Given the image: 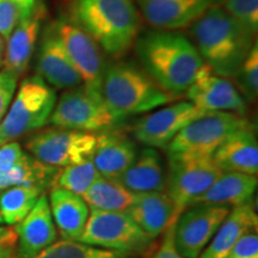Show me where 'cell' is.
Wrapping results in <instances>:
<instances>
[{"instance_id":"cell-1","label":"cell","mask_w":258,"mask_h":258,"mask_svg":"<svg viewBox=\"0 0 258 258\" xmlns=\"http://www.w3.org/2000/svg\"><path fill=\"white\" fill-rule=\"evenodd\" d=\"M134 46L141 69L176 97L189 89L205 66L191 40L182 32L148 31L138 36Z\"/></svg>"},{"instance_id":"cell-2","label":"cell","mask_w":258,"mask_h":258,"mask_svg":"<svg viewBox=\"0 0 258 258\" xmlns=\"http://www.w3.org/2000/svg\"><path fill=\"white\" fill-rule=\"evenodd\" d=\"M189 29L203 63L226 79L233 78L256 42V35L226 14L221 6H209Z\"/></svg>"},{"instance_id":"cell-3","label":"cell","mask_w":258,"mask_h":258,"mask_svg":"<svg viewBox=\"0 0 258 258\" xmlns=\"http://www.w3.org/2000/svg\"><path fill=\"white\" fill-rule=\"evenodd\" d=\"M69 19L115 59L134 46L140 25L134 0H73Z\"/></svg>"},{"instance_id":"cell-4","label":"cell","mask_w":258,"mask_h":258,"mask_svg":"<svg viewBox=\"0 0 258 258\" xmlns=\"http://www.w3.org/2000/svg\"><path fill=\"white\" fill-rule=\"evenodd\" d=\"M103 101L121 120L175 102L141 67L128 61L106 64L101 83Z\"/></svg>"},{"instance_id":"cell-5","label":"cell","mask_w":258,"mask_h":258,"mask_svg":"<svg viewBox=\"0 0 258 258\" xmlns=\"http://www.w3.org/2000/svg\"><path fill=\"white\" fill-rule=\"evenodd\" d=\"M57 97L40 76L25 78L19 85L5 117L0 122V139L4 144L37 131L49 123Z\"/></svg>"},{"instance_id":"cell-6","label":"cell","mask_w":258,"mask_h":258,"mask_svg":"<svg viewBox=\"0 0 258 258\" xmlns=\"http://www.w3.org/2000/svg\"><path fill=\"white\" fill-rule=\"evenodd\" d=\"M252 123L245 116L226 111L206 112L185 125L167 145L169 157H213L230 135Z\"/></svg>"},{"instance_id":"cell-7","label":"cell","mask_w":258,"mask_h":258,"mask_svg":"<svg viewBox=\"0 0 258 258\" xmlns=\"http://www.w3.org/2000/svg\"><path fill=\"white\" fill-rule=\"evenodd\" d=\"M122 121L106 106L101 91L86 88L83 84L64 90L49 118V123L54 127L88 133L112 131Z\"/></svg>"},{"instance_id":"cell-8","label":"cell","mask_w":258,"mask_h":258,"mask_svg":"<svg viewBox=\"0 0 258 258\" xmlns=\"http://www.w3.org/2000/svg\"><path fill=\"white\" fill-rule=\"evenodd\" d=\"M79 243L127 253L147 252L154 239L145 233L127 212L90 209V215Z\"/></svg>"},{"instance_id":"cell-9","label":"cell","mask_w":258,"mask_h":258,"mask_svg":"<svg viewBox=\"0 0 258 258\" xmlns=\"http://www.w3.org/2000/svg\"><path fill=\"white\" fill-rule=\"evenodd\" d=\"M96 144V134L55 127L32 135L25 147L46 165L66 167L91 159Z\"/></svg>"},{"instance_id":"cell-10","label":"cell","mask_w":258,"mask_h":258,"mask_svg":"<svg viewBox=\"0 0 258 258\" xmlns=\"http://www.w3.org/2000/svg\"><path fill=\"white\" fill-rule=\"evenodd\" d=\"M221 172L213 157H169L166 189L175 203L176 220L194 200L218 179Z\"/></svg>"},{"instance_id":"cell-11","label":"cell","mask_w":258,"mask_h":258,"mask_svg":"<svg viewBox=\"0 0 258 258\" xmlns=\"http://www.w3.org/2000/svg\"><path fill=\"white\" fill-rule=\"evenodd\" d=\"M231 211L226 205H192L175 222V246L184 258H198Z\"/></svg>"},{"instance_id":"cell-12","label":"cell","mask_w":258,"mask_h":258,"mask_svg":"<svg viewBox=\"0 0 258 258\" xmlns=\"http://www.w3.org/2000/svg\"><path fill=\"white\" fill-rule=\"evenodd\" d=\"M53 25L71 62L83 80V85L101 91L106 64L98 44L69 18L56 19Z\"/></svg>"},{"instance_id":"cell-13","label":"cell","mask_w":258,"mask_h":258,"mask_svg":"<svg viewBox=\"0 0 258 258\" xmlns=\"http://www.w3.org/2000/svg\"><path fill=\"white\" fill-rule=\"evenodd\" d=\"M205 114L206 111L189 101L173 103L138 120L133 135L147 147L166 148L185 125Z\"/></svg>"},{"instance_id":"cell-14","label":"cell","mask_w":258,"mask_h":258,"mask_svg":"<svg viewBox=\"0 0 258 258\" xmlns=\"http://www.w3.org/2000/svg\"><path fill=\"white\" fill-rule=\"evenodd\" d=\"M185 95L189 102L206 112L226 111L244 116L247 111L246 101L233 84L215 74L206 64Z\"/></svg>"},{"instance_id":"cell-15","label":"cell","mask_w":258,"mask_h":258,"mask_svg":"<svg viewBox=\"0 0 258 258\" xmlns=\"http://www.w3.org/2000/svg\"><path fill=\"white\" fill-rule=\"evenodd\" d=\"M38 76L54 90H70L82 85L83 80L71 62L57 37L53 23L44 29L37 55Z\"/></svg>"},{"instance_id":"cell-16","label":"cell","mask_w":258,"mask_h":258,"mask_svg":"<svg viewBox=\"0 0 258 258\" xmlns=\"http://www.w3.org/2000/svg\"><path fill=\"white\" fill-rule=\"evenodd\" d=\"M18 246L15 257L32 258L53 245L57 230L46 194H42L30 213L15 227Z\"/></svg>"},{"instance_id":"cell-17","label":"cell","mask_w":258,"mask_h":258,"mask_svg":"<svg viewBox=\"0 0 258 258\" xmlns=\"http://www.w3.org/2000/svg\"><path fill=\"white\" fill-rule=\"evenodd\" d=\"M145 21L158 30L189 28L207 11L209 0H135Z\"/></svg>"},{"instance_id":"cell-18","label":"cell","mask_w":258,"mask_h":258,"mask_svg":"<svg viewBox=\"0 0 258 258\" xmlns=\"http://www.w3.org/2000/svg\"><path fill=\"white\" fill-rule=\"evenodd\" d=\"M46 15V5L42 0H37L31 14L19 19L5 47L3 60L5 70L11 71L18 77L27 71Z\"/></svg>"},{"instance_id":"cell-19","label":"cell","mask_w":258,"mask_h":258,"mask_svg":"<svg viewBox=\"0 0 258 258\" xmlns=\"http://www.w3.org/2000/svg\"><path fill=\"white\" fill-rule=\"evenodd\" d=\"M125 212L152 239L176 222L175 203L165 191L135 194L133 203Z\"/></svg>"},{"instance_id":"cell-20","label":"cell","mask_w":258,"mask_h":258,"mask_svg":"<svg viewBox=\"0 0 258 258\" xmlns=\"http://www.w3.org/2000/svg\"><path fill=\"white\" fill-rule=\"evenodd\" d=\"M213 160L222 172H240L256 176L258 172V144L253 125L230 135L213 154Z\"/></svg>"},{"instance_id":"cell-21","label":"cell","mask_w":258,"mask_h":258,"mask_svg":"<svg viewBox=\"0 0 258 258\" xmlns=\"http://www.w3.org/2000/svg\"><path fill=\"white\" fill-rule=\"evenodd\" d=\"M138 154L137 146L123 134L108 131L97 135L91 160L104 178L117 180L132 165Z\"/></svg>"},{"instance_id":"cell-22","label":"cell","mask_w":258,"mask_h":258,"mask_svg":"<svg viewBox=\"0 0 258 258\" xmlns=\"http://www.w3.org/2000/svg\"><path fill=\"white\" fill-rule=\"evenodd\" d=\"M258 218L253 202L232 207L217 233L198 258H227L238 240L257 228Z\"/></svg>"},{"instance_id":"cell-23","label":"cell","mask_w":258,"mask_h":258,"mask_svg":"<svg viewBox=\"0 0 258 258\" xmlns=\"http://www.w3.org/2000/svg\"><path fill=\"white\" fill-rule=\"evenodd\" d=\"M54 224L62 240L78 241L90 215V208L80 195L53 186L48 198Z\"/></svg>"},{"instance_id":"cell-24","label":"cell","mask_w":258,"mask_h":258,"mask_svg":"<svg viewBox=\"0 0 258 258\" xmlns=\"http://www.w3.org/2000/svg\"><path fill=\"white\" fill-rule=\"evenodd\" d=\"M116 182L133 194L165 191V170L158 151L152 147L141 150L132 165Z\"/></svg>"},{"instance_id":"cell-25","label":"cell","mask_w":258,"mask_h":258,"mask_svg":"<svg viewBox=\"0 0 258 258\" xmlns=\"http://www.w3.org/2000/svg\"><path fill=\"white\" fill-rule=\"evenodd\" d=\"M257 184L256 176L240 172H221L218 179L202 195L194 200L190 206L205 203L237 207L252 201Z\"/></svg>"},{"instance_id":"cell-26","label":"cell","mask_w":258,"mask_h":258,"mask_svg":"<svg viewBox=\"0 0 258 258\" xmlns=\"http://www.w3.org/2000/svg\"><path fill=\"white\" fill-rule=\"evenodd\" d=\"M59 170V167L46 165L25 153L14 167L0 172V190L21 185L38 186L46 190L48 186H53Z\"/></svg>"},{"instance_id":"cell-27","label":"cell","mask_w":258,"mask_h":258,"mask_svg":"<svg viewBox=\"0 0 258 258\" xmlns=\"http://www.w3.org/2000/svg\"><path fill=\"white\" fill-rule=\"evenodd\" d=\"M135 194L116 180L99 177L82 198L90 209L104 212H125L134 201Z\"/></svg>"},{"instance_id":"cell-28","label":"cell","mask_w":258,"mask_h":258,"mask_svg":"<svg viewBox=\"0 0 258 258\" xmlns=\"http://www.w3.org/2000/svg\"><path fill=\"white\" fill-rule=\"evenodd\" d=\"M44 192L38 186H11L0 194V215L9 226L21 222Z\"/></svg>"},{"instance_id":"cell-29","label":"cell","mask_w":258,"mask_h":258,"mask_svg":"<svg viewBox=\"0 0 258 258\" xmlns=\"http://www.w3.org/2000/svg\"><path fill=\"white\" fill-rule=\"evenodd\" d=\"M14 258H17L15 257ZM32 258H132L131 253L91 246L79 241H55Z\"/></svg>"},{"instance_id":"cell-30","label":"cell","mask_w":258,"mask_h":258,"mask_svg":"<svg viewBox=\"0 0 258 258\" xmlns=\"http://www.w3.org/2000/svg\"><path fill=\"white\" fill-rule=\"evenodd\" d=\"M99 177L101 173L97 171L92 160L89 159L84 163L70 165L59 170L53 186L69 190L82 196Z\"/></svg>"},{"instance_id":"cell-31","label":"cell","mask_w":258,"mask_h":258,"mask_svg":"<svg viewBox=\"0 0 258 258\" xmlns=\"http://www.w3.org/2000/svg\"><path fill=\"white\" fill-rule=\"evenodd\" d=\"M238 91L246 102H256L258 95V46L257 42L245 57L235 76Z\"/></svg>"},{"instance_id":"cell-32","label":"cell","mask_w":258,"mask_h":258,"mask_svg":"<svg viewBox=\"0 0 258 258\" xmlns=\"http://www.w3.org/2000/svg\"><path fill=\"white\" fill-rule=\"evenodd\" d=\"M219 6L251 34H257L258 0H224Z\"/></svg>"},{"instance_id":"cell-33","label":"cell","mask_w":258,"mask_h":258,"mask_svg":"<svg viewBox=\"0 0 258 258\" xmlns=\"http://www.w3.org/2000/svg\"><path fill=\"white\" fill-rule=\"evenodd\" d=\"M19 77L9 70L0 71V122L5 117L15 92L17 90V83Z\"/></svg>"},{"instance_id":"cell-34","label":"cell","mask_w":258,"mask_h":258,"mask_svg":"<svg viewBox=\"0 0 258 258\" xmlns=\"http://www.w3.org/2000/svg\"><path fill=\"white\" fill-rule=\"evenodd\" d=\"M19 18V10L15 0H0V36L5 41L17 25Z\"/></svg>"},{"instance_id":"cell-35","label":"cell","mask_w":258,"mask_h":258,"mask_svg":"<svg viewBox=\"0 0 258 258\" xmlns=\"http://www.w3.org/2000/svg\"><path fill=\"white\" fill-rule=\"evenodd\" d=\"M227 258H258V237L256 231H250L238 240Z\"/></svg>"},{"instance_id":"cell-36","label":"cell","mask_w":258,"mask_h":258,"mask_svg":"<svg viewBox=\"0 0 258 258\" xmlns=\"http://www.w3.org/2000/svg\"><path fill=\"white\" fill-rule=\"evenodd\" d=\"M21 145L10 141L0 146V172H5L14 167L24 157Z\"/></svg>"},{"instance_id":"cell-37","label":"cell","mask_w":258,"mask_h":258,"mask_svg":"<svg viewBox=\"0 0 258 258\" xmlns=\"http://www.w3.org/2000/svg\"><path fill=\"white\" fill-rule=\"evenodd\" d=\"M164 233L165 234H164V239L161 241L159 249L151 258H184L177 252L175 246V224L170 225Z\"/></svg>"},{"instance_id":"cell-38","label":"cell","mask_w":258,"mask_h":258,"mask_svg":"<svg viewBox=\"0 0 258 258\" xmlns=\"http://www.w3.org/2000/svg\"><path fill=\"white\" fill-rule=\"evenodd\" d=\"M17 244V234L15 228L0 226V245H16Z\"/></svg>"},{"instance_id":"cell-39","label":"cell","mask_w":258,"mask_h":258,"mask_svg":"<svg viewBox=\"0 0 258 258\" xmlns=\"http://www.w3.org/2000/svg\"><path fill=\"white\" fill-rule=\"evenodd\" d=\"M15 2L18 6L19 16H21V18H25L31 14L32 10L35 8V5H36L37 0H15Z\"/></svg>"},{"instance_id":"cell-40","label":"cell","mask_w":258,"mask_h":258,"mask_svg":"<svg viewBox=\"0 0 258 258\" xmlns=\"http://www.w3.org/2000/svg\"><path fill=\"white\" fill-rule=\"evenodd\" d=\"M16 245H0V258H14Z\"/></svg>"},{"instance_id":"cell-41","label":"cell","mask_w":258,"mask_h":258,"mask_svg":"<svg viewBox=\"0 0 258 258\" xmlns=\"http://www.w3.org/2000/svg\"><path fill=\"white\" fill-rule=\"evenodd\" d=\"M4 53H5V43L4 38L0 36V66H2L3 60H4Z\"/></svg>"},{"instance_id":"cell-42","label":"cell","mask_w":258,"mask_h":258,"mask_svg":"<svg viewBox=\"0 0 258 258\" xmlns=\"http://www.w3.org/2000/svg\"><path fill=\"white\" fill-rule=\"evenodd\" d=\"M222 2H224V0H209V3H211V5L213 6H219Z\"/></svg>"},{"instance_id":"cell-43","label":"cell","mask_w":258,"mask_h":258,"mask_svg":"<svg viewBox=\"0 0 258 258\" xmlns=\"http://www.w3.org/2000/svg\"><path fill=\"white\" fill-rule=\"evenodd\" d=\"M72 2H73V0H62L63 4L67 5V6H70V4H71V3H72Z\"/></svg>"},{"instance_id":"cell-44","label":"cell","mask_w":258,"mask_h":258,"mask_svg":"<svg viewBox=\"0 0 258 258\" xmlns=\"http://www.w3.org/2000/svg\"><path fill=\"white\" fill-rule=\"evenodd\" d=\"M4 224V221H3V219H2V215H0V225H3Z\"/></svg>"},{"instance_id":"cell-45","label":"cell","mask_w":258,"mask_h":258,"mask_svg":"<svg viewBox=\"0 0 258 258\" xmlns=\"http://www.w3.org/2000/svg\"><path fill=\"white\" fill-rule=\"evenodd\" d=\"M2 145H4V143H3V141H2V139H0V146H2Z\"/></svg>"}]
</instances>
